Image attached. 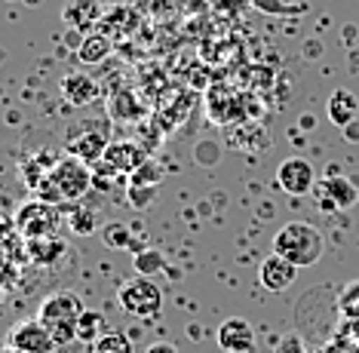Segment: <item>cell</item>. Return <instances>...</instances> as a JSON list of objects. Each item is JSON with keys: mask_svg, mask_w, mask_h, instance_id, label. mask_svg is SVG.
<instances>
[{"mask_svg": "<svg viewBox=\"0 0 359 353\" xmlns=\"http://www.w3.org/2000/svg\"><path fill=\"white\" fill-rule=\"evenodd\" d=\"M111 49H114L111 34L95 31V34H86L83 40H80L77 55H80V62H86V65H99V62H104L111 55Z\"/></svg>", "mask_w": 359, "mask_h": 353, "instance_id": "2e32d148", "label": "cell"}, {"mask_svg": "<svg viewBox=\"0 0 359 353\" xmlns=\"http://www.w3.org/2000/svg\"><path fill=\"white\" fill-rule=\"evenodd\" d=\"M276 187L289 197H304L316 187V172L304 157H285L276 166Z\"/></svg>", "mask_w": 359, "mask_h": 353, "instance_id": "ba28073f", "label": "cell"}, {"mask_svg": "<svg viewBox=\"0 0 359 353\" xmlns=\"http://www.w3.org/2000/svg\"><path fill=\"white\" fill-rule=\"evenodd\" d=\"M295 277H298V267L292 265V261L280 258L276 252H271V255L258 265V283H261V289H267V292H285L295 283Z\"/></svg>", "mask_w": 359, "mask_h": 353, "instance_id": "7c38bea8", "label": "cell"}, {"mask_svg": "<svg viewBox=\"0 0 359 353\" xmlns=\"http://www.w3.org/2000/svg\"><path fill=\"white\" fill-rule=\"evenodd\" d=\"M329 120L334 126L347 129L350 123L359 120V98L350 93V89H334L329 98Z\"/></svg>", "mask_w": 359, "mask_h": 353, "instance_id": "9a60e30c", "label": "cell"}, {"mask_svg": "<svg viewBox=\"0 0 359 353\" xmlns=\"http://www.w3.org/2000/svg\"><path fill=\"white\" fill-rule=\"evenodd\" d=\"M93 353H135L129 335L123 332H104L99 341L93 344Z\"/></svg>", "mask_w": 359, "mask_h": 353, "instance_id": "44dd1931", "label": "cell"}, {"mask_svg": "<svg viewBox=\"0 0 359 353\" xmlns=\"http://www.w3.org/2000/svg\"><path fill=\"white\" fill-rule=\"evenodd\" d=\"M163 178V172L157 169V163L154 160H144V166L138 169V172H133V185H142L144 182V187H154Z\"/></svg>", "mask_w": 359, "mask_h": 353, "instance_id": "cb8c5ba5", "label": "cell"}, {"mask_svg": "<svg viewBox=\"0 0 359 353\" xmlns=\"http://www.w3.org/2000/svg\"><path fill=\"white\" fill-rule=\"evenodd\" d=\"M62 225V212L55 203H46V200H28L22 203L19 212H15V227L25 240H43V237H55Z\"/></svg>", "mask_w": 359, "mask_h": 353, "instance_id": "277c9868", "label": "cell"}, {"mask_svg": "<svg viewBox=\"0 0 359 353\" xmlns=\"http://www.w3.org/2000/svg\"><path fill=\"white\" fill-rule=\"evenodd\" d=\"M93 185L95 182H93L89 163L68 154V157H59V163L50 169V175L40 182L37 197L46 203H55V206H59V203H80Z\"/></svg>", "mask_w": 359, "mask_h": 353, "instance_id": "6da1fadb", "label": "cell"}, {"mask_svg": "<svg viewBox=\"0 0 359 353\" xmlns=\"http://www.w3.org/2000/svg\"><path fill=\"white\" fill-rule=\"evenodd\" d=\"M28 252L37 265H53L59 261V255L65 252V243L59 237H43V240H28Z\"/></svg>", "mask_w": 359, "mask_h": 353, "instance_id": "ac0fdd59", "label": "cell"}, {"mask_svg": "<svg viewBox=\"0 0 359 353\" xmlns=\"http://www.w3.org/2000/svg\"><path fill=\"white\" fill-rule=\"evenodd\" d=\"M117 298H120V307L129 317H138V319H157L163 310V292L151 277H133V280H126L120 286Z\"/></svg>", "mask_w": 359, "mask_h": 353, "instance_id": "3957f363", "label": "cell"}, {"mask_svg": "<svg viewBox=\"0 0 359 353\" xmlns=\"http://www.w3.org/2000/svg\"><path fill=\"white\" fill-rule=\"evenodd\" d=\"M6 347L19 350V353H55L53 335L46 329L43 323L34 317V319H22V323H15L10 335H6Z\"/></svg>", "mask_w": 359, "mask_h": 353, "instance_id": "8992f818", "label": "cell"}, {"mask_svg": "<svg viewBox=\"0 0 359 353\" xmlns=\"http://www.w3.org/2000/svg\"><path fill=\"white\" fill-rule=\"evenodd\" d=\"M313 194H316V200H320V206L325 209V215L344 212L359 200V191L344 175H329V178H323V182H316Z\"/></svg>", "mask_w": 359, "mask_h": 353, "instance_id": "9c48e42d", "label": "cell"}, {"mask_svg": "<svg viewBox=\"0 0 359 353\" xmlns=\"http://www.w3.org/2000/svg\"><path fill=\"white\" fill-rule=\"evenodd\" d=\"M273 252L295 267H313L323 261L325 237L310 221H285L280 231L273 234Z\"/></svg>", "mask_w": 359, "mask_h": 353, "instance_id": "7a4b0ae2", "label": "cell"}, {"mask_svg": "<svg viewBox=\"0 0 359 353\" xmlns=\"http://www.w3.org/2000/svg\"><path fill=\"white\" fill-rule=\"evenodd\" d=\"M68 225H71V231H74L77 237H89V234H95V225H99V218H95V209L80 206V203H71Z\"/></svg>", "mask_w": 359, "mask_h": 353, "instance_id": "d6986e66", "label": "cell"}, {"mask_svg": "<svg viewBox=\"0 0 359 353\" xmlns=\"http://www.w3.org/2000/svg\"><path fill=\"white\" fill-rule=\"evenodd\" d=\"M104 10L99 0H65L62 6V22L80 34H93L95 25H102Z\"/></svg>", "mask_w": 359, "mask_h": 353, "instance_id": "8fae6325", "label": "cell"}, {"mask_svg": "<svg viewBox=\"0 0 359 353\" xmlns=\"http://www.w3.org/2000/svg\"><path fill=\"white\" fill-rule=\"evenodd\" d=\"M111 145L108 123H80V126L68 129V154L83 163H102L104 151Z\"/></svg>", "mask_w": 359, "mask_h": 353, "instance_id": "5b68a950", "label": "cell"}, {"mask_svg": "<svg viewBox=\"0 0 359 353\" xmlns=\"http://www.w3.org/2000/svg\"><path fill=\"white\" fill-rule=\"evenodd\" d=\"M135 270H138V277L157 274V270H163V255H160L157 249H142V252H135Z\"/></svg>", "mask_w": 359, "mask_h": 353, "instance_id": "603a6c76", "label": "cell"}, {"mask_svg": "<svg viewBox=\"0 0 359 353\" xmlns=\"http://www.w3.org/2000/svg\"><path fill=\"white\" fill-rule=\"evenodd\" d=\"M347 142H359V126H356V123H350V126H347Z\"/></svg>", "mask_w": 359, "mask_h": 353, "instance_id": "4316f807", "label": "cell"}, {"mask_svg": "<svg viewBox=\"0 0 359 353\" xmlns=\"http://www.w3.org/2000/svg\"><path fill=\"white\" fill-rule=\"evenodd\" d=\"M215 341L224 353H252L255 350V329L249 326V319L231 317L215 329Z\"/></svg>", "mask_w": 359, "mask_h": 353, "instance_id": "30bf717a", "label": "cell"}, {"mask_svg": "<svg viewBox=\"0 0 359 353\" xmlns=\"http://www.w3.org/2000/svg\"><path fill=\"white\" fill-rule=\"evenodd\" d=\"M276 353H307L301 335H283V341L276 344Z\"/></svg>", "mask_w": 359, "mask_h": 353, "instance_id": "d4e9b609", "label": "cell"}, {"mask_svg": "<svg viewBox=\"0 0 359 353\" xmlns=\"http://www.w3.org/2000/svg\"><path fill=\"white\" fill-rule=\"evenodd\" d=\"M104 335V317L99 310H83V317L77 319V341L95 344Z\"/></svg>", "mask_w": 359, "mask_h": 353, "instance_id": "ffe728a7", "label": "cell"}, {"mask_svg": "<svg viewBox=\"0 0 359 353\" xmlns=\"http://www.w3.org/2000/svg\"><path fill=\"white\" fill-rule=\"evenodd\" d=\"M102 243L108 249H133V252H142L138 249V240H133V231L120 221H111V225L102 227Z\"/></svg>", "mask_w": 359, "mask_h": 353, "instance_id": "e0dca14e", "label": "cell"}, {"mask_svg": "<svg viewBox=\"0 0 359 353\" xmlns=\"http://www.w3.org/2000/svg\"><path fill=\"white\" fill-rule=\"evenodd\" d=\"M144 353H178V350H175V344H169V341H157V344H151Z\"/></svg>", "mask_w": 359, "mask_h": 353, "instance_id": "484cf974", "label": "cell"}, {"mask_svg": "<svg viewBox=\"0 0 359 353\" xmlns=\"http://www.w3.org/2000/svg\"><path fill=\"white\" fill-rule=\"evenodd\" d=\"M144 147H138L133 142H111L108 151H104L102 163H108L114 172H120V175H133L144 166Z\"/></svg>", "mask_w": 359, "mask_h": 353, "instance_id": "5bb4252c", "label": "cell"}, {"mask_svg": "<svg viewBox=\"0 0 359 353\" xmlns=\"http://www.w3.org/2000/svg\"><path fill=\"white\" fill-rule=\"evenodd\" d=\"M59 89H62V98L71 105V108H86V105H93L95 98H99V84H95L86 71L65 74Z\"/></svg>", "mask_w": 359, "mask_h": 353, "instance_id": "4fadbf2b", "label": "cell"}, {"mask_svg": "<svg viewBox=\"0 0 359 353\" xmlns=\"http://www.w3.org/2000/svg\"><path fill=\"white\" fill-rule=\"evenodd\" d=\"M83 310H86L83 301H80L74 292L59 289V292L46 295V298L40 301L37 319L46 326V329H53V326H62V323H77V319L83 317Z\"/></svg>", "mask_w": 359, "mask_h": 353, "instance_id": "52a82bcc", "label": "cell"}, {"mask_svg": "<svg viewBox=\"0 0 359 353\" xmlns=\"http://www.w3.org/2000/svg\"><path fill=\"white\" fill-rule=\"evenodd\" d=\"M111 117H117V120H138V117H142V108L133 105V95H129V93H117L111 98Z\"/></svg>", "mask_w": 359, "mask_h": 353, "instance_id": "7402d4cb", "label": "cell"}]
</instances>
